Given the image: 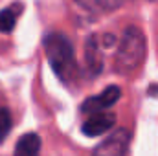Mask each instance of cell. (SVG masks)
I'll use <instances>...</instances> for the list:
<instances>
[{
    "label": "cell",
    "mask_w": 158,
    "mask_h": 156,
    "mask_svg": "<svg viewBox=\"0 0 158 156\" xmlns=\"http://www.w3.org/2000/svg\"><path fill=\"white\" fill-rule=\"evenodd\" d=\"M44 51L46 59L53 70V74L63 83H72L77 79V63L72 42L63 33H50L44 37Z\"/></svg>",
    "instance_id": "cell-1"
},
{
    "label": "cell",
    "mask_w": 158,
    "mask_h": 156,
    "mask_svg": "<svg viewBox=\"0 0 158 156\" xmlns=\"http://www.w3.org/2000/svg\"><path fill=\"white\" fill-rule=\"evenodd\" d=\"M147 53V42L145 35L140 28L129 26L125 28L121 39H119L118 50L114 55V68L118 74H131L134 72L145 59Z\"/></svg>",
    "instance_id": "cell-2"
},
{
    "label": "cell",
    "mask_w": 158,
    "mask_h": 156,
    "mask_svg": "<svg viewBox=\"0 0 158 156\" xmlns=\"http://www.w3.org/2000/svg\"><path fill=\"white\" fill-rule=\"evenodd\" d=\"M129 143H131L129 130L116 129L107 140H103L94 149L92 156H129Z\"/></svg>",
    "instance_id": "cell-3"
},
{
    "label": "cell",
    "mask_w": 158,
    "mask_h": 156,
    "mask_svg": "<svg viewBox=\"0 0 158 156\" xmlns=\"http://www.w3.org/2000/svg\"><path fill=\"white\" fill-rule=\"evenodd\" d=\"M119 90L118 86H107L101 94L86 99L83 105H81V112L85 114H98V112H105L107 109H110L116 101L119 99Z\"/></svg>",
    "instance_id": "cell-4"
},
{
    "label": "cell",
    "mask_w": 158,
    "mask_h": 156,
    "mask_svg": "<svg viewBox=\"0 0 158 156\" xmlns=\"http://www.w3.org/2000/svg\"><path fill=\"white\" fill-rule=\"evenodd\" d=\"M114 125H116V114L98 112V114H92L83 123V134H86L90 138H96V136H101L103 132L110 130Z\"/></svg>",
    "instance_id": "cell-5"
},
{
    "label": "cell",
    "mask_w": 158,
    "mask_h": 156,
    "mask_svg": "<svg viewBox=\"0 0 158 156\" xmlns=\"http://www.w3.org/2000/svg\"><path fill=\"white\" fill-rule=\"evenodd\" d=\"M15 156H40V138L35 132L20 136L15 145Z\"/></svg>",
    "instance_id": "cell-6"
},
{
    "label": "cell",
    "mask_w": 158,
    "mask_h": 156,
    "mask_svg": "<svg viewBox=\"0 0 158 156\" xmlns=\"http://www.w3.org/2000/svg\"><path fill=\"white\" fill-rule=\"evenodd\" d=\"M22 13V4H13L0 11V33H11L17 26V18Z\"/></svg>",
    "instance_id": "cell-7"
},
{
    "label": "cell",
    "mask_w": 158,
    "mask_h": 156,
    "mask_svg": "<svg viewBox=\"0 0 158 156\" xmlns=\"http://www.w3.org/2000/svg\"><path fill=\"white\" fill-rule=\"evenodd\" d=\"M11 125H13V121H11L9 110H7V109H0V143H2V142L6 140V136L9 134Z\"/></svg>",
    "instance_id": "cell-8"
},
{
    "label": "cell",
    "mask_w": 158,
    "mask_h": 156,
    "mask_svg": "<svg viewBox=\"0 0 158 156\" xmlns=\"http://www.w3.org/2000/svg\"><path fill=\"white\" fill-rule=\"evenodd\" d=\"M74 2L85 9H90V11H101L110 4L109 0H74Z\"/></svg>",
    "instance_id": "cell-9"
}]
</instances>
